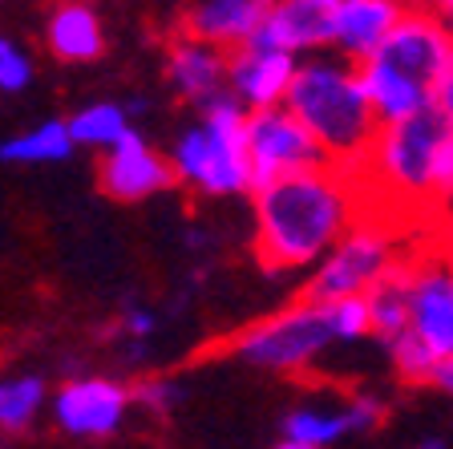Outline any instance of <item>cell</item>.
Returning <instances> with one entry per match:
<instances>
[{
    "label": "cell",
    "mask_w": 453,
    "mask_h": 449,
    "mask_svg": "<svg viewBox=\"0 0 453 449\" xmlns=\"http://www.w3.org/2000/svg\"><path fill=\"white\" fill-rule=\"evenodd\" d=\"M255 259L264 272L320 267L365 219V182L352 170L324 166L255 190Z\"/></svg>",
    "instance_id": "1"
},
{
    "label": "cell",
    "mask_w": 453,
    "mask_h": 449,
    "mask_svg": "<svg viewBox=\"0 0 453 449\" xmlns=\"http://www.w3.org/2000/svg\"><path fill=\"white\" fill-rule=\"evenodd\" d=\"M283 105L292 110V118L311 138L320 142L332 166L360 174L368 150L380 134L360 66L344 61L340 53L303 57L300 74L292 81V94Z\"/></svg>",
    "instance_id": "2"
},
{
    "label": "cell",
    "mask_w": 453,
    "mask_h": 449,
    "mask_svg": "<svg viewBox=\"0 0 453 449\" xmlns=\"http://www.w3.org/2000/svg\"><path fill=\"white\" fill-rule=\"evenodd\" d=\"M247 118L251 113L231 94H223L203 105L190 126H182L166 154L179 187H190L207 198H231L251 190Z\"/></svg>",
    "instance_id": "3"
},
{
    "label": "cell",
    "mask_w": 453,
    "mask_h": 449,
    "mask_svg": "<svg viewBox=\"0 0 453 449\" xmlns=\"http://www.w3.org/2000/svg\"><path fill=\"white\" fill-rule=\"evenodd\" d=\"M449 134L453 126L437 110H425L401 126H380L360 166L365 195H380V203L429 215L437 203V154Z\"/></svg>",
    "instance_id": "4"
},
{
    "label": "cell",
    "mask_w": 453,
    "mask_h": 449,
    "mask_svg": "<svg viewBox=\"0 0 453 449\" xmlns=\"http://www.w3.org/2000/svg\"><path fill=\"white\" fill-rule=\"evenodd\" d=\"M332 344H336V337H332L320 304L296 299L288 308L247 324L231 340V352L255 368H267V373H308Z\"/></svg>",
    "instance_id": "5"
},
{
    "label": "cell",
    "mask_w": 453,
    "mask_h": 449,
    "mask_svg": "<svg viewBox=\"0 0 453 449\" xmlns=\"http://www.w3.org/2000/svg\"><path fill=\"white\" fill-rule=\"evenodd\" d=\"M401 259H405V255L396 252L393 227H385L377 215H365L344 235V244L308 275L300 299L324 308V304H336V299L368 296Z\"/></svg>",
    "instance_id": "6"
},
{
    "label": "cell",
    "mask_w": 453,
    "mask_h": 449,
    "mask_svg": "<svg viewBox=\"0 0 453 449\" xmlns=\"http://www.w3.org/2000/svg\"><path fill=\"white\" fill-rule=\"evenodd\" d=\"M247 154H251V195L275 187L283 178L332 166L320 142L296 122L288 105L259 110L247 118Z\"/></svg>",
    "instance_id": "7"
},
{
    "label": "cell",
    "mask_w": 453,
    "mask_h": 449,
    "mask_svg": "<svg viewBox=\"0 0 453 449\" xmlns=\"http://www.w3.org/2000/svg\"><path fill=\"white\" fill-rule=\"evenodd\" d=\"M409 332L437 360H453V252L429 247L409 255Z\"/></svg>",
    "instance_id": "8"
},
{
    "label": "cell",
    "mask_w": 453,
    "mask_h": 449,
    "mask_svg": "<svg viewBox=\"0 0 453 449\" xmlns=\"http://www.w3.org/2000/svg\"><path fill=\"white\" fill-rule=\"evenodd\" d=\"M449 57H453V37L437 20L434 4H405L401 25L393 28V37L385 41V49L372 61H380V66H388L405 81L434 94L445 66H449Z\"/></svg>",
    "instance_id": "9"
},
{
    "label": "cell",
    "mask_w": 453,
    "mask_h": 449,
    "mask_svg": "<svg viewBox=\"0 0 453 449\" xmlns=\"http://www.w3.org/2000/svg\"><path fill=\"white\" fill-rule=\"evenodd\" d=\"M134 405V384H122L113 376H73L61 384L49 401L57 430H65L69 437H113L122 430L126 413Z\"/></svg>",
    "instance_id": "10"
},
{
    "label": "cell",
    "mask_w": 453,
    "mask_h": 449,
    "mask_svg": "<svg viewBox=\"0 0 453 449\" xmlns=\"http://www.w3.org/2000/svg\"><path fill=\"white\" fill-rule=\"evenodd\" d=\"M332 41H336V0H275L251 37V49L320 57L332 53Z\"/></svg>",
    "instance_id": "11"
},
{
    "label": "cell",
    "mask_w": 453,
    "mask_h": 449,
    "mask_svg": "<svg viewBox=\"0 0 453 449\" xmlns=\"http://www.w3.org/2000/svg\"><path fill=\"white\" fill-rule=\"evenodd\" d=\"M97 182H102V190L113 203H142V198H154L162 190L179 187V178L170 170V159L158 154L138 130L126 142H118L110 154H102Z\"/></svg>",
    "instance_id": "12"
},
{
    "label": "cell",
    "mask_w": 453,
    "mask_h": 449,
    "mask_svg": "<svg viewBox=\"0 0 453 449\" xmlns=\"http://www.w3.org/2000/svg\"><path fill=\"white\" fill-rule=\"evenodd\" d=\"M300 66H303V57H296V53L247 45V49H239V53H231V66H226V89H231V97H235L247 113L275 110V105L288 102Z\"/></svg>",
    "instance_id": "13"
},
{
    "label": "cell",
    "mask_w": 453,
    "mask_h": 449,
    "mask_svg": "<svg viewBox=\"0 0 453 449\" xmlns=\"http://www.w3.org/2000/svg\"><path fill=\"white\" fill-rule=\"evenodd\" d=\"M264 0H203L182 9V37H195L203 45H215L223 53H239L251 45L259 25L267 20Z\"/></svg>",
    "instance_id": "14"
},
{
    "label": "cell",
    "mask_w": 453,
    "mask_h": 449,
    "mask_svg": "<svg viewBox=\"0 0 453 449\" xmlns=\"http://www.w3.org/2000/svg\"><path fill=\"white\" fill-rule=\"evenodd\" d=\"M226 66H231V53H223L215 45H203L195 37H182V33L166 45V81L195 110L231 94L226 89Z\"/></svg>",
    "instance_id": "15"
},
{
    "label": "cell",
    "mask_w": 453,
    "mask_h": 449,
    "mask_svg": "<svg viewBox=\"0 0 453 449\" xmlns=\"http://www.w3.org/2000/svg\"><path fill=\"white\" fill-rule=\"evenodd\" d=\"M401 17H405V4H396V0H336L332 53H340L352 66H365L385 49Z\"/></svg>",
    "instance_id": "16"
},
{
    "label": "cell",
    "mask_w": 453,
    "mask_h": 449,
    "mask_svg": "<svg viewBox=\"0 0 453 449\" xmlns=\"http://www.w3.org/2000/svg\"><path fill=\"white\" fill-rule=\"evenodd\" d=\"M45 45L65 66H89L105 53L102 12L89 4H57L45 20Z\"/></svg>",
    "instance_id": "17"
},
{
    "label": "cell",
    "mask_w": 453,
    "mask_h": 449,
    "mask_svg": "<svg viewBox=\"0 0 453 449\" xmlns=\"http://www.w3.org/2000/svg\"><path fill=\"white\" fill-rule=\"evenodd\" d=\"M365 299H368V316H372V340L393 344L396 337H405L409 332V255Z\"/></svg>",
    "instance_id": "18"
},
{
    "label": "cell",
    "mask_w": 453,
    "mask_h": 449,
    "mask_svg": "<svg viewBox=\"0 0 453 449\" xmlns=\"http://www.w3.org/2000/svg\"><path fill=\"white\" fill-rule=\"evenodd\" d=\"M69 134H73V146L110 154L118 142H126L134 134V118L118 102H89L69 118Z\"/></svg>",
    "instance_id": "19"
},
{
    "label": "cell",
    "mask_w": 453,
    "mask_h": 449,
    "mask_svg": "<svg viewBox=\"0 0 453 449\" xmlns=\"http://www.w3.org/2000/svg\"><path fill=\"white\" fill-rule=\"evenodd\" d=\"M69 118H45L37 130L12 134L0 142V162H65L73 154Z\"/></svg>",
    "instance_id": "20"
},
{
    "label": "cell",
    "mask_w": 453,
    "mask_h": 449,
    "mask_svg": "<svg viewBox=\"0 0 453 449\" xmlns=\"http://www.w3.org/2000/svg\"><path fill=\"white\" fill-rule=\"evenodd\" d=\"M280 430L288 441H300V445L311 449H328L352 433L344 409H328V405H296V409L283 413Z\"/></svg>",
    "instance_id": "21"
},
{
    "label": "cell",
    "mask_w": 453,
    "mask_h": 449,
    "mask_svg": "<svg viewBox=\"0 0 453 449\" xmlns=\"http://www.w3.org/2000/svg\"><path fill=\"white\" fill-rule=\"evenodd\" d=\"M53 401L41 376H4L0 381V433H25Z\"/></svg>",
    "instance_id": "22"
},
{
    "label": "cell",
    "mask_w": 453,
    "mask_h": 449,
    "mask_svg": "<svg viewBox=\"0 0 453 449\" xmlns=\"http://www.w3.org/2000/svg\"><path fill=\"white\" fill-rule=\"evenodd\" d=\"M385 352H388L393 373L401 376L405 384H434L437 368H441V360H437V356L413 337V332H405V337H396L393 344H385Z\"/></svg>",
    "instance_id": "23"
},
{
    "label": "cell",
    "mask_w": 453,
    "mask_h": 449,
    "mask_svg": "<svg viewBox=\"0 0 453 449\" xmlns=\"http://www.w3.org/2000/svg\"><path fill=\"white\" fill-rule=\"evenodd\" d=\"M324 316L336 344H357V340L372 337V316H368V299H336V304H324Z\"/></svg>",
    "instance_id": "24"
},
{
    "label": "cell",
    "mask_w": 453,
    "mask_h": 449,
    "mask_svg": "<svg viewBox=\"0 0 453 449\" xmlns=\"http://www.w3.org/2000/svg\"><path fill=\"white\" fill-rule=\"evenodd\" d=\"M33 85V57L20 41L0 33V94H20Z\"/></svg>",
    "instance_id": "25"
},
{
    "label": "cell",
    "mask_w": 453,
    "mask_h": 449,
    "mask_svg": "<svg viewBox=\"0 0 453 449\" xmlns=\"http://www.w3.org/2000/svg\"><path fill=\"white\" fill-rule=\"evenodd\" d=\"M182 389L174 376H150V381H138L134 384V405H142L146 413H154V417H166L174 405H179Z\"/></svg>",
    "instance_id": "26"
},
{
    "label": "cell",
    "mask_w": 453,
    "mask_h": 449,
    "mask_svg": "<svg viewBox=\"0 0 453 449\" xmlns=\"http://www.w3.org/2000/svg\"><path fill=\"white\" fill-rule=\"evenodd\" d=\"M340 409H344V417H349L352 433H368V430H377V425L385 422V401L372 397V393H352Z\"/></svg>",
    "instance_id": "27"
},
{
    "label": "cell",
    "mask_w": 453,
    "mask_h": 449,
    "mask_svg": "<svg viewBox=\"0 0 453 449\" xmlns=\"http://www.w3.org/2000/svg\"><path fill=\"white\" fill-rule=\"evenodd\" d=\"M118 328H122V337L130 340V344H146V340L158 332V312L142 308V304H130V308L122 312V320H118Z\"/></svg>",
    "instance_id": "28"
},
{
    "label": "cell",
    "mask_w": 453,
    "mask_h": 449,
    "mask_svg": "<svg viewBox=\"0 0 453 449\" xmlns=\"http://www.w3.org/2000/svg\"><path fill=\"white\" fill-rule=\"evenodd\" d=\"M429 219H434L437 231H441V247H449V252H453V190L437 198L434 211H429Z\"/></svg>",
    "instance_id": "29"
},
{
    "label": "cell",
    "mask_w": 453,
    "mask_h": 449,
    "mask_svg": "<svg viewBox=\"0 0 453 449\" xmlns=\"http://www.w3.org/2000/svg\"><path fill=\"white\" fill-rule=\"evenodd\" d=\"M434 110L453 126V57H449V66H445L441 81H437V89H434Z\"/></svg>",
    "instance_id": "30"
},
{
    "label": "cell",
    "mask_w": 453,
    "mask_h": 449,
    "mask_svg": "<svg viewBox=\"0 0 453 449\" xmlns=\"http://www.w3.org/2000/svg\"><path fill=\"white\" fill-rule=\"evenodd\" d=\"M453 190V134L445 138L441 154H437V198Z\"/></svg>",
    "instance_id": "31"
},
{
    "label": "cell",
    "mask_w": 453,
    "mask_h": 449,
    "mask_svg": "<svg viewBox=\"0 0 453 449\" xmlns=\"http://www.w3.org/2000/svg\"><path fill=\"white\" fill-rule=\"evenodd\" d=\"M434 389H441V393H449V397H453V360H445V365L437 368Z\"/></svg>",
    "instance_id": "32"
},
{
    "label": "cell",
    "mask_w": 453,
    "mask_h": 449,
    "mask_svg": "<svg viewBox=\"0 0 453 449\" xmlns=\"http://www.w3.org/2000/svg\"><path fill=\"white\" fill-rule=\"evenodd\" d=\"M434 12H437V20L445 25V33L453 37V0H441V4H434Z\"/></svg>",
    "instance_id": "33"
},
{
    "label": "cell",
    "mask_w": 453,
    "mask_h": 449,
    "mask_svg": "<svg viewBox=\"0 0 453 449\" xmlns=\"http://www.w3.org/2000/svg\"><path fill=\"white\" fill-rule=\"evenodd\" d=\"M417 449H449V445H445V437H425L417 441Z\"/></svg>",
    "instance_id": "34"
},
{
    "label": "cell",
    "mask_w": 453,
    "mask_h": 449,
    "mask_svg": "<svg viewBox=\"0 0 453 449\" xmlns=\"http://www.w3.org/2000/svg\"><path fill=\"white\" fill-rule=\"evenodd\" d=\"M272 449H311V445H300V441H288V437H280Z\"/></svg>",
    "instance_id": "35"
}]
</instances>
